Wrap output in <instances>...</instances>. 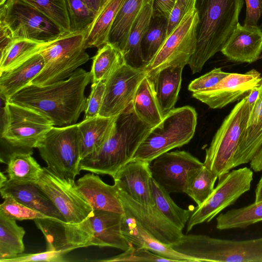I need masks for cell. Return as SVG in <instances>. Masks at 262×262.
<instances>
[{"label":"cell","instance_id":"d4e9b609","mask_svg":"<svg viewBox=\"0 0 262 262\" xmlns=\"http://www.w3.org/2000/svg\"><path fill=\"white\" fill-rule=\"evenodd\" d=\"M183 66H170L147 76L151 80L155 96L164 118L174 108L182 82Z\"/></svg>","mask_w":262,"mask_h":262},{"label":"cell","instance_id":"f907efd6","mask_svg":"<svg viewBox=\"0 0 262 262\" xmlns=\"http://www.w3.org/2000/svg\"><path fill=\"white\" fill-rule=\"evenodd\" d=\"M177 0H154L153 17H161L168 20Z\"/></svg>","mask_w":262,"mask_h":262},{"label":"cell","instance_id":"ba28073f","mask_svg":"<svg viewBox=\"0 0 262 262\" xmlns=\"http://www.w3.org/2000/svg\"><path fill=\"white\" fill-rule=\"evenodd\" d=\"M36 148L47 167L57 176L75 180L79 174L81 158L78 124L53 126Z\"/></svg>","mask_w":262,"mask_h":262},{"label":"cell","instance_id":"7bdbcfd3","mask_svg":"<svg viewBox=\"0 0 262 262\" xmlns=\"http://www.w3.org/2000/svg\"><path fill=\"white\" fill-rule=\"evenodd\" d=\"M4 200L0 205V212L9 218L23 221L49 217L19 202L12 196H7Z\"/></svg>","mask_w":262,"mask_h":262},{"label":"cell","instance_id":"680465c9","mask_svg":"<svg viewBox=\"0 0 262 262\" xmlns=\"http://www.w3.org/2000/svg\"><path fill=\"white\" fill-rule=\"evenodd\" d=\"M7 0H0V5L4 4Z\"/></svg>","mask_w":262,"mask_h":262},{"label":"cell","instance_id":"9c48e42d","mask_svg":"<svg viewBox=\"0 0 262 262\" xmlns=\"http://www.w3.org/2000/svg\"><path fill=\"white\" fill-rule=\"evenodd\" d=\"M0 24L13 38L40 42L54 40L65 33L51 19L24 0H7L0 5Z\"/></svg>","mask_w":262,"mask_h":262},{"label":"cell","instance_id":"7c38bea8","mask_svg":"<svg viewBox=\"0 0 262 262\" xmlns=\"http://www.w3.org/2000/svg\"><path fill=\"white\" fill-rule=\"evenodd\" d=\"M74 180L61 178L48 167H43L36 183L62 215L66 222L79 224L93 216L94 210L78 189Z\"/></svg>","mask_w":262,"mask_h":262},{"label":"cell","instance_id":"4316f807","mask_svg":"<svg viewBox=\"0 0 262 262\" xmlns=\"http://www.w3.org/2000/svg\"><path fill=\"white\" fill-rule=\"evenodd\" d=\"M43 66V57L38 52L16 67L1 73V97L7 101L13 95L29 85Z\"/></svg>","mask_w":262,"mask_h":262},{"label":"cell","instance_id":"7a4b0ae2","mask_svg":"<svg viewBox=\"0 0 262 262\" xmlns=\"http://www.w3.org/2000/svg\"><path fill=\"white\" fill-rule=\"evenodd\" d=\"M244 0H196V46L188 64L192 74L221 51L238 23Z\"/></svg>","mask_w":262,"mask_h":262},{"label":"cell","instance_id":"277c9868","mask_svg":"<svg viewBox=\"0 0 262 262\" xmlns=\"http://www.w3.org/2000/svg\"><path fill=\"white\" fill-rule=\"evenodd\" d=\"M88 29L61 34L43 42L39 51L44 60L39 74L29 84L45 86L64 80L90 59L85 39Z\"/></svg>","mask_w":262,"mask_h":262},{"label":"cell","instance_id":"e0dca14e","mask_svg":"<svg viewBox=\"0 0 262 262\" xmlns=\"http://www.w3.org/2000/svg\"><path fill=\"white\" fill-rule=\"evenodd\" d=\"M261 80L260 73L255 69L243 74L229 73L212 88L192 93V97L211 108H222L242 99L251 90L259 86Z\"/></svg>","mask_w":262,"mask_h":262},{"label":"cell","instance_id":"7dc6e473","mask_svg":"<svg viewBox=\"0 0 262 262\" xmlns=\"http://www.w3.org/2000/svg\"><path fill=\"white\" fill-rule=\"evenodd\" d=\"M66 254L58 251H46L37 253H21L13 257L2 260L1 262H65Z\"/></svg>","mask_w":262,"mask_h":262},{"label":"cell","instance_id":"5bb4252c","mask_svg":"<svg viewBox=\"0 0 262 262\" xmlns=\"http://www.w3.org/2000/svg\"><path fill=\"white\" fill-rule=\"evenodd\" d=\"M203 166L185 150L168 151L150 163L152 178L169 193H185L190 178Z\"/></svg>","mask_w":262,"mask_h":262},{"label":"cell","instance_id":"ffe728a7","mask_svg":"<svg viewBox=\"0 0 262 262\" xmlns=\"http://www.w3.org/2000/svg\"><path fill=\"white\" fill-rule=\"evenodd\" d=\"M232 61L251 63L262 53V30L257 26L238 24L221 51Z\"/></svg>","mask_w":262,"mask_h":262},{"label":"cell","instance_id":"bcb514c9","mask_svg":"<svg viewBox=\"0 0 262 262\" xmlns=\"http://www.w3.org/2000/svg\"><path fill=\"white\" fill-rule=\"evenodd\" d=\"M229 73L223 71L221 68H215L211 71L192 80L189 83L188 89L192 93L207 90L215 85Z\"/></svg>","mask_w":262,"mask_h":262},{"label":"cell","instance_id":"d6986e66","mask_svg":"<svg viewBox=\"0 0 262 262\" xmlns=\"http://www.w3.org/2000/svg\"><path fill=\"white\" fill-rule=\"evenodd\" d=\"M150 163L132 160L119 169L113 178L119 190L139 203L151 206L155 204L150 187L152 178Z\"/></svg>","mask_w":262,"mask_h":262},{"label":"cell","instance_id":"db71d44e","mask_svg":"<svg viewBox=\"0 0 262 262\" xmlns=\"http://www.w3.org/2000/svg\"><path fill=\"white\" fill-rule=\"evenodd\" d=\"M91 10L94 12L96 15L101 6V0H80Z\"/></svg>","mask_w":262,"mask_h":262},{"label":"cell","instance_id":"f35d334b","mask_svg":"<svg viewBox=\"0 0 262 262\" xmlns=\"http://www.w3.org/2000/svg\"><path fill=\"white\" fill-rule=\"evenodd\" d=\"M168 20L153 17L141 42L142 57L146 66L151 61L167 38Z\"/></svg>","mask_w":262,"mask_h":262},{"label":"cell","instance_id":"ac0fdd59","mask_svg":"<svg viewBox=\"0 0 262 262\" xmlns=\"http://www.w3.org/2000/svg\"><path fill=\"white\" fill-rule=\"evenodd\" d=\"M119 196L124 210L160 242L170 246L183 235L182 231L169 221L155 205H143L119 190Z\"/></svg>","mask_w":262,"mask_h":262},{"label":"cell","instance_id":"6f0895ef","mask_svg":"<svg viewBox=\"0 0 262 262\" xmlns=\"http://www.w3.org/2000/svg\"><path fill=\"white\" fill-rule=\"evenodd\" d=\"M108 1V0H101L100 8L99 11H98V12L103 8V7L105 5V4L107 3V2Z\"/></svg>","mask_w":262,"mask_h":262},{"label":"cell","instance_id":"f1b7e54d","mask_svg":"<svg viewBox=\"0 0 262 262\" xmlns=\"http://www.w3.org/2000/svg\"><path fill=\"white\" fill-rule=\"evenodd\" d=\"M154 1L147 4L135 22L123 51L125 63L135 69H145L141 42L153 16Z\"/></svg>","mask_w":262,"mask_h":262},{"label":"cell","instance_id":"f6af8a7d","mask_svg":"<svg viewBox=\"0 0 262 262\" xmlns=\"http://www.w3.org/2000/svg\"><path fill=\"white\" fill-rule=\"evenodd\" d=\"M105 82L92 83L91 92L86 98L84 119L94 118L99 115L105 92Z\"/></svg>","mask_w":262,"mask_h":262},{"label":"cell","instance_id":"681fc988","mask_svg":"<svg viewBox=\"0 0 262 262\" xmlns=\"http://www.w3.org/2000/svg\"><path fill=\"white\" fill-rule=\"evenodd\" d=\"M246 14L244 20L245 26H257L262 14V0H245Z\"/></svg>","mask_w":262,"mask_h":262},{"label":"cell","instance_id":"1f68e13d","mask_svg":"<svg viewBox=\"0 0 262 262\" xmlns=\"http://www.w3.org/2000/svg\"><path fill=\"white\" fill-rule=\"evenodd\" d=\"M132 103L137 116L152 127L163 120L151 81L147 75L140 83Z\"/></svg>","mask_w":262,"mask_h":262},{"label":"cell","instance_id":"5b68a950","mask_svg":"<svg viewBox=\"0 0 262 262\" xmlns=\"http://www.w3.org/2000/svg\"><path fill=\"white\" fill-rule=\"evenodd\" d=\"M196 124L194 108L185 105L173 108L150 129L133 160L151 162L171 149L187 144L194 135Z\"/></svg>","mask_w":262,"mask_h":262},{"label":"cell","instance_id":"8992f818","mask_svg":"<svg viewBox=\"0 0 262 262\" xmlns=\"http://www.w3.org/2000/svg\"><path fill=\"white\" fill-rule=\"evenodd\" d=\"M170 246L199 262H262V237L233 241L183 234Z\"/></svg>","mask_w":262,"mask_h":262},{"label":"cell","instance_id":"ee69618b","mask_svg":"<svg viewBox=\"0 0 262 262\" xmlns=\"http://www.w3.org/2000/svg\"><path fill=\"white\" fill-rule=\"evenodd\" d=\"M102 262L116 261H157L174 262L162 257L146 248H139L131 244L130 247L122 253L103 259L97 260Z\"/></svg>","mask_w":262,"mask_h":262},{"label":"cell","instance_id":"11a10c76","mask_svg":"<svg viewBox=\"0 0 262 262\" xmlns=\"http://www.w3.org/2000/svg\"><path fill=\"white\" fill-rule=\"evenodd\" d=\"M261 201H262V176L256 187L254 202H258Z\"/></svg>","mask_w":262,"mask_h":262},{"label":"cell","instance_id":"52a82bcc","mask_svg":"<svg viewBox=\"0 0 262 262\" xmlns=\"http://www.w3.org/2000/svg\"><path fill=\"white\" fill-rule=\"evenodd\" d=\"M246 96L234 106L223 120L206 149L204 165L218 178L233 168V161L242 133L250 115Z\"/></svg>","mask_w":262,"mask_h":262},{"label":"cell","instance_id":"f546056e","mask_svg":"<svg viewBox=\"0 0 262 262\" xmlns=\"http://www.w3.org/2000/svg\"><path fill=\"white\" fill-rule=\"evenodd\" d=\"M154 0H125L112 25L108 42L122 53L136 19L144 7Z\"/></svg>","mask_w":262,"mask_h":262},{"label":"cell","instance_id":"3957f363","mask_svg":"<svg viewBox=\"0 0 262 262\" xmlns=\"http://www.w3.org/2000/svg\"><path fill=\"white\" fill-rule=\"evenodd\" d=\"M132 102L116 116L113 133L108 140L81 161L80 171L107 174L113 178L119 169L133 160L152 127L137 116Z\"/></svg>","mask_w":262,"mask_h":262},{"label":"cell","instance_id":"cb8c5ba5","mask_svg":"<svg viewBox=\"0 0 262 262\" xmlns=\"http://www.w3.org/2000/svg\"><path fill=\"white\" fill-rule=\"evenodd\" d=\"M0 188L3 199L12 196L19 202L49 217L66 222L62 215L36 183H16L8 179Z\"/></svg>","mask_w":262,"mask_h":262},{"label":"cell","instance_id":"74e56055","mask_svg":"<svg viewBox=\"0 0 262 262\" xmlns=\"http://www.w3.org/2000/svg\"><path fill=\"white\" fill-rule=\"evenodd\" d=\"M216 228L220 230L245 228L262 221V201L228 210L216 217Z\"/></svg>","mask_w":262,"mask_h":262},{"label":"cell","instance_id":"816d5d0a","mask_svg":"<svg viewBox=\"0 0 262 262\" xmlns=\"http://www.w3.org/2000/svg\"><path fill=\"white\" fill-rule=\"evenodd\" d=\"M260 95V85L253 88L248 94L246 96L250 107V111L254 108L256 104Z\"/></svg>","mask_w":262,"mask_h":262},{"label":"cell","instance_id":"836d02e7","mask_svg":"<svg viewBox=\"0 0 262 262\" xmlns=\"http://www.w3.org/2000/svg\"><path fill=\"white\" fill-rule=\"evenodd\" d=\"M26 231L16 220L0 212V262L23 253Z\"/></svg>","mask_w":262,"mask_h":262},{"label":"cell","instance_id":"603a6c76","mask_svg":"<svg viewBox=\"0 0 262 262\" xmlns=\"http://www.w3.org/2000/svg\"><path fill=\"white\" fill-rule=\"evenodd\" d=\"M123 213L94 210L90 217L93 231L92 246L112 247L125 251L131 244L123 236L121 230Z\"/></svg>","mask_w":262,"mask_h":262},{"label":"cell","instance_id":"9f6ffc18","mask_svg":"<svg viewBox=\"0 0 262 262\" xmlns=\"http://www.w3.org/2000/svg\"><path fill=\"white\" fill-rule=\"evenodd\" d=\"M8 179L7 177L3 173V172H1L0 175V188L2 187L7 182Z\"/></svg>","mask_w":262,"mask_h":262},{"label":"cell","instance_id":"484cf974","mask_svg":"<svg viewBox=\"0 0 262 262\" xmlns=\"http://www.w3.org/2000/svg\"><path fill=\"white\" fill-rule=\"evenodd\" d=\"M260 87L259 98L250 111L246 127L241 136L233 168L250 162L262 145V80Z\"/></svg>","mask_w":262,"mask_h":262},{"label":"cell","instance_id":"d590c367","mask_svg":"<svg viewBox=\"0 0 262 262\" xmlns=\"http://www.w3.org/2000/svg\"><path fill=\"white\" fill-rule=\"evenodd\" d=\"M124 63L123 53L115 46L108 42L100 47L93 57L92 83L105 82Z\"/></svg>","mask_w":262,"mask_h":262},{"label":"cell","instance_id":"4fadbf2b","mask_svg":"<svg viewBox=\"0 0 262 262\" xmlns=\"http://www.w3.org/2000/svg\"><path fill=\"white\" fill-rule=\"evenodd\" d=\"M198 16L195 8L190 10L167 37L161 48L146 67L147 76L170 66L188 64L196 46Z\"/></svg>","mask_w":262,"mask_h":262},{"label":"cell","instance_id":"6da1fadb","mask_svg":"<svg viewBox=\"0 0 262 262\" xmlns=\"http://www.w3.org/2000/svg\"><path fill=\"white\" fill-rule=\"evenodd\" d=\"M91 72L77 69L67 79L48 85L29 84L7 101L34 110L48 118L54 126L76 124L85 109L86 86Z\"/></svg>","mask_w":262,"mask_h":262},{"label":"cell","instance_id":"9a60e30c","mask_svg":"<svg viewBox=\"0 0 262 262\" xmlns=\"http://www.w3.org/2000/svg\"><path fill=\"white\" fill-rule=\"evenodd\" d=\"M34 221L45 237L46 251L66 254L77 248L92 246L93 234L90 218L79 224L50 217Z\"/></svg>","mask_w":262,"mask_h":262},{"label":"cell","instance_id":"c3c4849f","mask_svg":"<svg viewBox=\"0 0 262 262\" xmlns=\"http://www.w3.org/2000/svg\"><path fill=\"white\" fill-rule=\"evenodd\" d=\"M196 0H177L167 21V37L180 24L185 15L195 8Z\"/></svg>","mask_w":262,"mask_h":262},{"label":"cell","instance_id":"7402d4cb","mask_svg":"<svg viewBox=\"0 0 262 262\" xmlns=\"http://www.w3.org/2000/svg\"><path fill=\"white\" fill-rule=\"evenodd\" d=\"M78 189L92 207L101 210L123 213L124 210L119 196V189L114 183L110 185L94 173H88L76 182Z\"/></svg>","mask_w":262,"mask_h":262},{"label":"cell","instance_id":"8fae6325","mask_svg":"<svg viewBox=\"0 0 262 262\" xmlns=\"http://www.w3.org/2000/svg\"><path fill=\"white\" fill-rule=\"evenodd\" d=\"M253 176L252 170L245 167L219 177L210 195L201 205L194 208L187 223V233L197 225L209 222L224 209L233 204L250 189Z\"/></svg>","mask_w":262,"mask_h":262},{"label":"cell","instance_id":"30bf717a","mask_svg":"<svg viewBox=\"0 0 262 262\" xmlns=\"http://www.w3.org/2000/svg\"><path fill=\"white\" fill-rule=\"evenodd\" d=\"M1 137L18 151H32L54 126L46 116L30 108L5 101Z\"/></svg>","mask_w":262,"mask_h":262},{"label":"cell","instance_id":"44dd1931","mask_svg":"<svg viewBox=\"0 0 262 262\" xmlns=\"http://www.w3.org/2000/svg\"><path fill=\"white\" fill-rule=\"evenodd\" d=\"M121 230L127 241L137 248H146L174 262H199L193 257L176 251L170 245L159 241L125 210L122 215Z\"/></svg>","mask_w":262,"mask_h":262},{"label":"cell","instance_id":"4dcf8cb0","mask_svg":"<svg viewBox=\"0 0 262 262\" xmlns=\"http://www.w3.org/2000/svg\"><path fill=\"white\" fill-rule=\"evenodd\" d=\"M125 0H108L88 28L85 48H98L108 42L110 33L116 17Z\"/></svg>","mask_w":262,"mask_h":262},{"label":"cell","instance_id":"83f0119b","mask_svg":"<svg viewBox=\"0 0 262 262\" xmlns=\"http://www.w3.org/2000/svg\"><path fill=\"white\" fill-rule=\"evenodd\" d=\"M116 118L98 115L78 123L81 160L101 147L111 137Z\"/></svg>","mask_w":262,"mask_h":262},{"label":"cell","instance_id":"2e32d148","mask_svg":"<svg viewBox=\"0 0 262 262\" xmlns=\"http://www.w3.org/2000/svg\"><path fill=\"white\" fill-rule=\"evenodd\" d=\"M145 69H137L124 63L104 82L105 92L99 116L114 117L133 101L137 88L146 76Z\"/></svg>","mask_w":262,"mask_h":262},{"label":"cell","instance_id":"8d00e7d4","mask_svg":"<svg viewBox=\"0 0 262 262\" xmlns=\"http://www.w3.org/2000/svg\"><path fill=\"white\" fill-rule=\"evenodd\" d=\"M43 42L13 38L1 49L0 73L10 70L38 52Z\"/></svg>","mask_w":262,"mask_h":262},{"label":"cell","instance_id":"e575fe53","mask_svg":"<svg viewBox=\"0 0 262 262\" xmlns=\"http://www.w3.org/2000/svg\"><path fill=\"white\" fill-rule=\"evenodd\" d=\"M150 187L155 205L169 221L182 231L193 210L178 206L170 196V193L152 178L150 180Z\"/></svg>","mask_w":262,"mask_h":262},{"label":"cell","instance_id":"ab89813d","mask_svg":"<svg viewBox=\"0 0 262 262\" xmlns=\"http://www.w3.org/2000/svg\"><path fill=\"white\" fill-rule=\"evenodd\" d=\"M217 179V176L204 165L190 178L185 193L200 205L213 192Z\"/></svg>","mask_w":262,"mask_h":262},{"label":"cell","instance_id":"60d3db41","mask_svg":"<svg viewBox=\"0 0 262 262\" xmlns=\"http://www.w3.org/2000/svg\"><path fill=\"white\" fill-rule=\"evenodd\" d=\"M54 22L64 33L71 32L66 0H24Z\"/></svg>","mask_w":262,"mask_h":262},{"label":"cell","instance_id":"b9f144b4","mask_svg":"<svg viewBox=\"0 0 262 262\" xmlns=\"http://www.w3.org/2000/svg\"><path fill=\"white\" fill-rule=\"evenodd\" d=\"M70 20L71 32L88 29L96 14L80 0H66Z\"/></svg>","mask_w":262,"mask_h":262},{"label":"cell","instance_id":"91938a15","mask_svg":"<svg viewBox=\"0 0 262 262\" xmlns=\"http://www.w3.org/2000/svg\"><path fill=\"white\" fill-rule=\"evenodd\" d=\"M262 59V53L259 57V59Z\"/></svg>","mask_w":262,"mask_h":262},{"label":"cell","instance_id":"d6a6232c","mask_svg":"<svg viewBox=\"0 0 262 262\" xmlns=\"http://www.w3.org/2000/svg\"><path fill=\"white\" fill-rule=\"evenodd\" d=\"M32 151H15L8 156L4 163L8 179L16 183H36L43 170L32 156Z\"/></svg>","mask_w":262,"mask_h":262},{"label":"cell","instance_id":"f5cc1de1","mask_svg":"<svg viewBox=\"0 0 262 262\" xmlns=\"http://www.w3.org/2000/svg\"><path fill=\"white\" fill-rule=\"evenodd\" d=\"M250 168L255 172L262 170V145L250 162Z\"/></svg>","mask_w":262,"mask_h":262}]
</instances>
